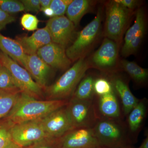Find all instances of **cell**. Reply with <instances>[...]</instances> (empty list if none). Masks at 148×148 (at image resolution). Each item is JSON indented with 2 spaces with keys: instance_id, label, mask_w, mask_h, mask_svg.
<instances>
[{
  "instance_id": "obj_19",
  "label": "cell",
  "mask_w": 148,
  "mask_h": 148,
  "mask_svg": "<svg viewBox=\"0 0 148 148\" xmlns=\"http://www.w3.org/2000/svg\"><path fill=\"white\" fill-rule=\"evenodd\" d=\"M91 1L88 0H73L66 11L67 17L75 27L79 24L83 16L90 9Z\"/></svg>"
},
{
  "instance_id": "obj_31",
  "label": "cell",
  "mask_w": 148,
  "mask_h": 148,
  "mask_svg": "<svg viewBox=\"0 0 148 148\" xmlns=\"http://www.w3.org/2000/svg\"><path fill=\"white\" fill-rule=\"evenodd\" d=\"M10 126L4 122L0 124V148H5L12 141Z\"/></svg>"
},
{
  "instance_id": "obj_14",
  "label": "cell",
  "mask_w": 148,
  "mask_h": 148,
  "mask_svg": "<svg viewBox=\"0 0 148 148\" xmlns=\"http://www.w3.org/2000/svg\"><path fill=\"white\" fill-rule=\"evenodd\" d=\"M15 40L19 43L27 55L37 54L40 48L52 42L46 27L38 29L30 36L17 37Z\"/></svg>"
},
{
  "instance_id": "obj_6",
  "label": "cell",
  "mask_w": 148,
  "mask_h": 148,
  "mask_svg": "<svg viewBox=\"0 0 148 148\" xmlns=\"http://www.w3.org/2000/svg\"><path fill=\"white\" fill-rule=\"evenodd\" d=\"M66 108L74 129L82 127L92 128L100 118L97 114L93 99H71Z\"/></svg>"
},
{
  "instance_id": "obj_23",
  "label": "cell",
  "mask_w": 148,
  "mask_h": 148,
  "mask_svg": "<svg viewBox=\"0 0 148 148\" xmlns=\"http://www.w3.org/2000/svg\"><path fill=\"white\" fill-rule=\"evenodd\" d=\"M121 64L124 71L127 72L136 82L142 83L147 79V69H143L133 61L123 60L121 62Z\"/></svg>"
},
{
  "instance_id": "obj_13",
  "label": "cell",
  "mask_w": 148,
  "mask_h": 148,
  "mask_svg": "<svg viewBox=\"0 0 148 148\" xmlns=\"http://www.w3.org/2000/svg\"><path fill=\"white\" fill-rule=\"evenodd\" d=\"M24 69L32 78L42 88L47 86L51 68L41 59L37 54L27 55Z\"/></svg>"
},
{
  "instance_id": "obj_7",
  "label": "cell",
  "mask_w": 148,
  "mask_h": 148,
  "mask_svg": "<svg viewBox=\"0 0 148 148\" xmlns=\"http://www.w3.org/2000/svg\"><path fill=\"white\" fill-rule=\"evenodd\" d=\"M131 12L114 1L109 3L107 8L105 26L106 38L116 43L120 41Z\"/></svg>"
},
{
  "instance_id": "obj_40",
  "label": "cell",
  "mask_w": 148,
  "mask_h": 148,
  "mask_svg": "<svg viewBox=\"0 0 148 148\" xmlns=\"http://www.w3.org/2000/svg\"><path fill=\"white\" fill-rule=\"evenodd\" d=\"M2 66L1 64H0V70H1V68Z\"/></svg>"
},
{
  "instance_id": "obj_39",
  "label": "cell",
  "mask_w": 148,
  "mask_h": 148,
  "mask_svg": "<svg viewBox=\"0 0 148 148\" xmlns=\"http://www.w3.org/2000/svg\"><path fill=\"white\" fill-rule=\"evenodd\" d=\"M122 148H136L133 147V146H130V147H126Z\"/></svg>"
},
{
  "instance_id": "obj_16",
  "label": "cell",
  "mask_w": 148,
  "mask_h": 148,
  "mask_svg": "<svg viewBox=\"0 0 148 148\" xmlns=\"http://www.w3.org/2000/svg\"><path fill=\"white\" fill-rule=\"evenodd\" d=\"M0 50L24 68L27 54L16 40L0 34Z\"/></svg>"
},
{
  "instance_id": "obj_28",
  "label": "cell",
  "mask_w": 148,
  "mask_h": 148,
  "mask_svg": "<svg viewBox=\"0 0 148 148\" xmlns=\"http://www.w3.org/2000/svg\"><path fill=\"white\" fill-rule=\"evenodd\" d=\"M93 89L94 92L100 96L113 91L111 83L103 78H100L94 81Z\"/></svg>"
},
{
  "instance_id": "obj_12",
  "label": "cell",
  "mask_w": 148,
  "mask_h": 148,
  "mask_svg": "<svg viewBox=\"0 0 148 148\" xmlns=\"http://www.w3.org/2000/svg\"><path fill=\"white\" fill-rule=\"evenodd\" d=\"M37 54L46 64L54 69L66 70L71 64L72 61L66 55L65 48L53 42L40 48Z\"/></svg>"
},
{
  "instance_id": "obj_30",
  "label": "cell",
  "mask_w": 148,
  "mask_h": 148,
  "mask_svg": "<svg viewBox=\"0 0 148 148\" xmlns=\"http://www.w3.org/2000/svg\"><path fill=\"white\" fill-rule=\"evenodd\" d=\"M73 0H52L49 7L53 10L54 16H63Z\"/></svg>"
},
{
  "instance_id": "obj_5",
  "label": "cell",
  "mask_w": 148,
  "mask_h": 148,
  "mask_svg": "<svg viewBox=\"0 0 148 148\" xmlns=\"http://www.w3.org/2000/svg\"><path fill=\"white\" fill-rule=\"evenodd\" d=\"M0 64L10 72L21 92L37 99L42 96L43 90L27 70L1 51H0Z\"/></svg>"
},
{
  "instance_id": "obj_25",
  "label": "cell",
  "mask_w": 148,
  "mask_h": 148,
  "mask_svg": "<svg viewBox=\"0 0 148 148\" xmlns=\"http://www.w3.org/2000/svg\"><path fill=\"white\" fill-rule=\"evenodd\" d=\"M19 89L10 72L3 66L0 70V90Z\"/></svg>"
},
{
  "instance_id": "obj_32",
  "label": "cell",
  "mask_w": 148,
  "mask_h": 148,
  "mask_svg": "<svg viewBox=\"0 0 148 148\" xmlns=\"http://www.w3.org/2000/svg\"><path fill=\"white\" fill-rule=\"evenodd\" d=\"M24 10L38 12L40 10V0H22Z\"/></svg>"
},
{
  "instance_id": "obj_29",
  "label": "cell",
  "mask_w": 148,
  "mask_h": 148,
  "mask_svg": "<svg viewBox=\"0 0 148 148\" xmlns=\"http://www.w3.org/2000/svg\"><path fill=\"white\" fill-rule=\"evenodd\" d=\"M144 33L140 34L135 38L131 40L127 45L123 47L122 55L124 56H129L135 53L140 47L144 37Z\"/></svg>"
},
{
  "instance_id": "obj_34",
  "label": "cell",
  "mask_w": 148,
  "mask_h": 148,
  "mask_svg": "<svg viewBox=\"0 0 148 148\" xmlns=\"http://www.w3.org/2000/svg\"><path fill=\"white\" fill-rule=\"evenodd\" d=\"M116 2L130 10L135 8L138 5V1L136 0H116Z\"/></svg>"
},
{
  "instance_id": "obj_18",
  "label": "cell",
  "mask_w": 148,
  "mask_h": 148,
  "mask_svg": "<svg viewBox=\"0 0 148 148\" xmlns=\"http://www.w3.org/2000/svg\"><path fill=\"white\" fill-rule=\"evenodd\" d=\"M99 109L103 117L109 119H119L120 109L116 95L112 92L100 96Z\"/></svg>"
},
{
  "instance_id": "obj_22",
  "label": "cell",
  "mask_w": 148,
  "mask_h": 148,
  "mask_svg": "<svg viewBox=\"0 0 148 148\" xmlns=\"http://www.w3.org/2000/svg\"><path fill=\"white\" fill-rule=\"evenodd\" d=\"M94 81L91 76L82 79L72 96V99L88 100L93 99Z\"/></svg>"
},
{
  "instance_id": "obj_10",
  "label": "cell",
  "mask_w": 148,
  "mask_h": 148,
  "mask_svg": "<svg viewBox=\"0 0 148 148\" xmlns=\"http://www.w3.org/2000/svg\"><path fill=\"white\" fill-rule=\"evenodd\" d=\"M46 27L50 34L52 42L65 48L73 39L75 27L64 15L51 17L47 21Z\"/></svg>"
},
{
  "instance_id": "obj_33",
  "label": "cell",
  "mask_w": 148,
  "mask_h": 148,
  "mask_svg": "<svg viewBox=\"0 0 148 148\" xmlns=\"http://www.w3.org/2000/svg\"><path fill=\"white\" fill-rule=\"evenodd\" d=\"M15 17L0 9V31L5 28L7 25L15 21Z\"/></svg>"
},
{
  "instance_id": "obj_2",
  "label": "cell",
  "mask_w": 148,
  "mask_h": 148,
  "mask_svg": "<svg viewBox=\"0 0 148 148\" xmlns=\"http://www.w3.org/2000/svg\"><path fill=\"white\" fill-rule=\"evenodd\" d=\"M102 148H122L133 146L134 141L119 119L99 118L92 127Z\"/></svg>"
},
{
  "instance_id": "obj_35",
  "label": "cell",
  "mask_w": 148,
  "mask_h": 148,
  "mask_svg": "<svg viewBox=\"0 0 148 148\" xmlns=\"http://www.w3.org/2000/svg\"><path fill=\"white\" fill-rule=\"evenodd\" d=\"M40 11L42 12L44 14L48 17H51V18L54 17V13H53V10L50 8V7L42 9H40Z\"/></svg>"
},
{
  "instance_id": "obj_20",
  "label": "cell",
  "mask_w": 148,
  "mask_h": 148,
  "mask_svg": "<svg viewBox=\"0 0 148 148\" xmlns=\"http://www.w3.org/2000/svg\"><path fill=\"white\" fill-rule=\"evenodd\" d=\"M147 111L146 101H139L128 114V128L130 132H137L142 127L145 118Z\"/></svg>"
},
{
  "instance_id": "obj_8",
  "label": "cell",
  "mask_w": 148,
  "mask_h": 148,
  "mask_svg": "<svg viewBox=\"0 0 148 148\" xmlns=\"http://www.w3.org/2000/svg\"><path fill=\"white\" fill-rule=\"evenodd\" d=\"M10 132L12 141L22 148L48 138L41 119L14 125L11 126Z\"/></svg>"
},
{
  "instance_id": "obj_36",
  "label": "cell",
  "mask_w": 148,
  "mask_h": 148,
  "mask_svg": "<svg viewBox=\"0 0 148 148\" xmlns=\"http://www.w3.org/2000/svg\"><path fill=\"white\" fill-rule=\"evenodd\" d=\"M51 1L52 0H40V9L49 7Z\"/></svg>"
},
{
  "instance_id": "obj_26",
  "label": "cell",
  "mask_w": 148,
  "mask_h": 148,
  "mask_svg": "<svg viewBox=\"0 0 148 148\" xmlns=\"http://www.w3.org/2000/svg\"><path fill=\"white\" fill-rule=\"evenodd\" d=\"M0 9L9 14L24 10L21 1L16 0H0Z\"/></svg>"
},
{
  "instance_id": "obj_27",
  "label": "cell",
  "mask_w": 148,
  "mask_h": 148,
  "mask_svg": "<svg viewBox=\"0 0 148 148\" xmlns=\"http://www.w3.org/2000/svg\"><path fill=\"white\" fill-rule=\"evenodd\" d=\"M39 22V20L36 16L30 13L24 14L20 19L21 26L29 32L38 30Z\"/></svg>"
},
{
  "instance_id": "obj_3",
  "label": "cell",
  "mask_w": 148,
  "mask_h": 148,
  "mask_svg": "<svg viewBox=\"0 0 148 148\" xmlns=\"http://www.w3.org/2000/svg\"><path fill=\"white\" fill-rule=\"evenodd\" d=\"M88 68L84 57L79 59L56 82L45 88L49 100H67L73 96Z\"/></svg>"
},
{
  "instance_id": "obj_41",
  "label": "cell",
  "mask_w": 148,
  "mask_h": 148,
  "mask_svg": "<svg viewBox=\"0 0 148 148\" xmlns=\"http://www.w3.org/2000/svg\"><path fill=\"white\" fill-rule=\"evenodd\" d=\"M95 148H102V147H96Z\"/></svg>"
},
{
  "instance_id": "obj_15",
  "label": "cell",
  "mask_w": 148,
  "mask_h": 148,
  "mask_svg": "<svg viewBox=\"0 0 148 148\" xmlns=\"http://www.w3.org/2000/svg\"><path fill=\"white\" fill-rule=\"evenodd\" d=\"M118 55V48L116 43L106 38L93 54L92 61L95 66L100 68H110L115 64Z\"/></svg>"
},
{
  "instance_id": "obj_37",
  "label": "cell",
  "mask_w": 148,
  "mask_h": 148,
  "mask_svg": "<svg viewBox=\"0 0 148 148\" xmlns=\"http://www.w3.org/2000/svg\"><path fill=\"white\" fill-rule=\"evenodd\" d=\"M148 148V136L143 140V143L141 144V145L138 148Z\"/></svg>"
},
{
  "instance_id": "obj_24",
  "label": "cell",
  "mask_w": 148,
  "mask_h": 148,
  "mask_svg": "<svg viewBox=\"0 0 148 148\" xmlns=\"http://www.w3.org/2000/svg\"><path fill=\"white\" fill-rule=\"evenodd\" d=\"M145 13L143 9L137 11L135 22L127 31L124 38L123 46L127 45L133 39L145 32Z\"/></svg>"
},
{
  "instance_id": "obj_9",
  "label": "cell",
  "mask_w": 148,
  "mask_h": 148,
  "mask_svg": "<svg viewBox=\"0 0 148 148\" xmlns=\"http://www.w3.org/2000/svg\"><path fill=\"white\" fill-rule=\"evenodd\" d=\"M48 138H60L74 129L66 106L41 119Z\"/></svg>"
},
{
  "instance_id": "obj_38",
  "label": "cell",
  "mask_w": 148,
  "mask_h": 148,
  "mask_svg": "<svg viewBox=\"0 0 148 148\" xmlns=\"http://www.w3.org/2000/svg\"><path fill=\"white\" fill-rule=\"evenodd\" d=\"M5 148H22L19 147L18 145H16V143H14L13 141H12Z\"/></svg>"
},
{
  "instance_id": "obj_11",
  "label": "cell",
  "mask_w": 148,
  "mask_h": 148,
  "mask_svg": "<svg viewBox=\"0 0 148 148\" xmlns=\"http://www.w3.org/2000/svg\"><path fill=\"white\" fill-rule=\"evenodd\" d=\"M99 147L92 128L73 129L59 139V148H95Z\"/></svg>"
},
{
  "instance_id": "obj_17",
  "label": "cell",
  "mask_w": 148,
  "mask_h": 148,
  "mask_svg": "<svg viewBox=\"0 0 148 148\" xmlns=\"http://www.w3.org/2000/svg\"><path fill=\"white\" fill-rule=\"evenodd\" d=\"M111 83L121 98L125 114L128 115L140 100L133 95L127 85L121 79L115 78Z\"/></svg>"
},
{
  "instance_id": "obj_21",
  "label": "cell",
  "mask_w": 148,
  "mask_h": 148,
  "mask_svg": "<svg viewBox=\"0 0 148 148\" xmlns=\"http://www.w3.org/2000/svg\"><path fill=\"white\" fill-rule=\"evenodd\" d=\"M21 92L19 89L0 90V120L9 113L17 102Z\"/></svg>"
},
{
  "instance_id": "obj_4",
  "label": "cell",
  "mask_w": 148,
  "mask_h": 148,
  "mask_svg": "<svg viewBox=\"0 0 148 148\" xmlns=\"http://www.w3.org/2000/svg\"><path fill=\"white\" fill-rule=\"evenodd\" d=\"M102 12L99 9L94 19L79 32L73 44L66 50V55L71 61H77L92 45L100 32Z\"/></svg>"
},
{
  "instance_id": "obj_1",
  "label": "cell",
  "mask_w": 148,
  "mask_h": 148,
  "mask_svg": "<svg viewBox=\"0 0 148 148\" xmlns=\"http://www.w3.org/2000/svg\"><path fill=\"white\" fill-rule=\"evenodd\" d=\"M67 100L41 101L21 92L17 102L5 117L9 126L42 119L53 111L66 106Z\"/></svg>"
}]
</instances>
